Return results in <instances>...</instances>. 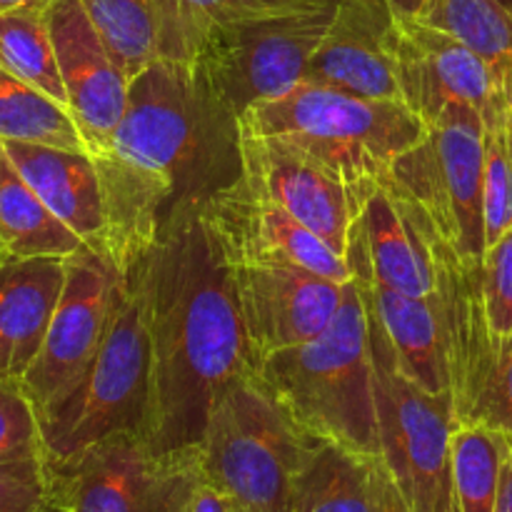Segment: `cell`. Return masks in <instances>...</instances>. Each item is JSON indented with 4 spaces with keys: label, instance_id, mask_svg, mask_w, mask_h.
Instances as JSON below:
<instances>
[{
    "label": "cell",
    "instance_id": "obj_30",
    "mask_svg": "<svg viewBox=\"0 0 512 512\" xmlns=\"http://www.w3.org/2000/svg\"><path fill=\"white\" fill-rule=\"evenodd\" d=\"M80 5L130 80L160 60L153 0H80Z\"/></svg>",
    "mask_w": 512,
    "mask_h": 512
},
{
    "label": "cell",
    "instance_id": "obj_36",
    "mask_svg": "<svg viewBox=\"0 0 512 512\" xmlns=\"http://www.w3.org/2000/svg\"><path fill=\"white\" fill-rule=\"evenodd\" d=\"M185 512H253L245 508L243 503L233 498V495L223 493V490L213 488L205 480H200L198 490L193 493V500H190L188 510Z\"/></svg>",
    "mask_w": 512,
    "mask_h": 512
},
{
    "label": "cell",
    "instance_id": "obj_19",
    "mask_svg": "<svg viewBox=\"0 0 512 512\" xmlns=\"http://www.w3.org/2000/svg\"><path fill=\"white\" fill-rule=\"evenodd\" d=\"M65 260H0V380L20 383L38 358L63 293Z\"/></svg>",
    "mask_w": 512,
    "mask_h": 512
},
{
    "label": "cell",
    "instance_id": "obj_5",
    "mask_svg": "<svg viewBox=\"0 0 512 512\" xmlns=\"http://www.w3.org/2000/svg\"><path fill=\"white\" fill-rule=\"evenodd\" d=\"M153 360L143 295L128 273L108 333L83 378L38 415L50 468L73 463L85 450L123 433L148 438Z\"/></svg>",
    "mask_w": 512,
    "mask_h": 512
},
{
    "label": "cell",
    "instance_id": "obj_34",
    "mask_svg": "<svg viewBox=\"0 0 512 512\" xmlns=\"http://www.w3.org/2000/svg\"><path fill=\"white\" fill-rule=\"evenodd\" d=\"M43 453L38 410L20 383L0 380V463Z\"/></svg>",
    "mask_w": 512,
    "mask_h": 512
},
{
    "label": "cell",
    "instance_id": "obj_17",
    "mask_svg": "<svg viewBox=\"0 0 512 512\" xmlns=\"http://www.w3.org/2000/svg\"><path fill=\"white\" fill-rule=\"evenodd\" d=\"M398 10L390 0H335V13L310 58L305 83L375 100H400L393 63Z\"/></svg>",
    "mask_w": 512,
    "mask_h": 512
},
{
    "label": "cell",
    "instance_id": "obj_7",
    "mask_svg": "<svg viewBox=\"0 0 512 512\" xmlns=\"http://www.w3.org/2000/svg\"><path fill=\"white\" fill-rule=\"evenodd\" d=\"M485 118L473 105H450L428 135L393 165L385 185L413 203L460 263L485 255Z\"/></svg>",
    "mask_w": 512,
    "mask_h": 512
},
{
    "label": "cell",
    "instance_id": "obj_14",
    "mask_svg": "<svg viewBox=\"0 0 512 512\" xmlns=\"http://www.w3.org/2000/svg\"><path fill=\"white\" fill-rule=\"evenodd\" d=\"M393 63L400 100L428 125L450 105H473L483 118L500 108L483 60L463 40L418 15L395 18Z\"/></svg>",
    "mask_w": 512,
    "mask_h": 512
},
{
    "label": "cell",
    "instance_id": "obj_21",
    "mask_svg": "<svg viewBox=\"0 0 512 512\" xmlns=\"http://www.w3.org/2000/svg\"><path fill=\"white\" fill-rule=\"evenodd\" d=\"M0 145L25 183L48 205L50 213L63 220L90 248L103 250V190H100L93 155L88 150L15 143V140Z\"/></svg>",
    "mask_w": 512,
    "mask_h": 512
},
{
    "label": "cell",
    "instance_id": "obj_23",
    "mask_svg": "<svg viewBox=\"0 0 512 512\" xmlns=\"http://www.w3.org/2000/svg\"><path fill=\"white\" fill-rule=\"evenodd\" d=\"M375 460L315 438L293 480L290 512H375Z\"/></svg>",
    "mask_w": 512,
    "mask_h": 512
},
{
    "label": "cell",
    "instance_id": "obj_10",
    "mask_svg": "<svg viewBox=\"0 0 512 512\" xmlns=\"http://www.w3.org/2000/svg\"><path fill=\"white\" fill-rule=\"evenodd\" d=\"M60 512H185L198 490V445L158 450L123 433L53 468Z\"/></svg>",
    "mask_w": 512,
    "mask_h": 512
},
{
    "label": "cell",
    "instance_id": "obj_16",
    "mask_svg": "<svg viewBox=\"0 0 512 512\" xmlns=\"http://www.w3.org/2000/svg\"><path fill=\"white\" fill-rule=\"evenodd\" d=\"M45 18L68 110L90 153H98L123 118L130 78L105 48L80 0H50Z\"/></svg>",
    "mask_w": 512,
    "mask_h": 512
},
{
    "label": "cell",
    "instance_id": "obj_32",
    "mask_svg": "<svg viewBox=\"0 0 512 512\" xmlns=\"http://www.w3.org/2000/svg\"><path fill=\"white\" fill-rule=\"evenodd\" d=\"M0 512H60L55 475L45 455L0 463Z\"/></svg>",
    "mask_w": 512,
    "mask_h": 512
},
{
    "label": "cell",
    "instance_id": "obj_15",
    "mask_svg": "<svg viewBox=\"0 0 512 512\" xmlns=\"http://www.w3.org/2000/svg\"><path fill=\"white\" fill-rule=\"evenodd\" d=\"M203 220L228 265L290 263L333 283H350L348 260L278 205L255 195L243 178L215 195Z\"/></svg>",
    "mask_w": 512,
    "mask_h": 512
},
{
    "label": "cell",
    "instance_id": "obj_29",
    "mask_svg": "<svg viewBox=\"0 0 512 512\" xmlns=\"http://www.w3.org/2000/svg\"><path fill=\"white\" fill-rule=\"evenodd\" d=\"M45 8L48 3L0 13V68L68 108Z\"/></svg>",
    "mask_w": 512,
    "mask_h": 512
},
{
    "label": "cell",
    "instance_id": "obj_40",
    "mask_svg": "<svg viewBox=\"0 0 512 512\" xmlns=\"http://www.w3.org/2000/svg\"><path fill=\"white\" fill-rule=\"evenodd\" d=\"M3 258H8V255H5V250H3V243H0V260Z\"/></svg>",
    "mask_w": 512,
    "mask_h": 512
},
{
    "label": "cell",
    "instance_id": "obj_27",
    "mask_svg": "<svg viewBox=\"0 0 512 512\" xmlns=\"http://www.w3.org/2000/svg\"><path fill=\"white\" fill-rule=\"evenodd\" d=\"M512 435L485 423H458L450 438L455 512H495Z\"/></svg>",
    "mask_w": 512,
    "mask_h": 512
},
{
    "label": "cell",
    "instance_id": "obj_13",
    "mask_svg": "<svg viewBox=\"0 0 512 512\" xmlns=\"http://www.w3.org/2000/svg\"><path fill=\"white\" fill-rule=\"evenodd\" d=\"M355 195L358 208L345 253L350 273L413 298L433 295L440 235L430 220L385 183L365 185Z\"/></svg>",
    "mask_w": 512,
    "mask_h": 512
},
{
    "label": "cell",
    "instance_id": "obj_41",
    "mask_svg": "<svg viewBox=\"0 0 512 512\" xmlns=\"http://www.w3.org/2000/svg\"><path fill=\"white\" fill-rule=\"evenodd\" d=\"M500 3H505V5H510V8H512V0H500Z\"/></svg>",
    "mask_w": 512,
    "mask_h": 512
},
{
    "label": "cell",
    "instance_id": "obj_11",
    "mask_svg": "<svg viewBox=\"0 0 512 512\" xmlns=\"http://www.w3.org/2000/svg\"><path fill=\"white\" fill-rule=\"evenodd\" d=\"M128 275L103 253L85 248L65 260V285L38 358L20 388L45 413L88 370L108 333Z\"/></svg>",
    "mask_w": 512,
    "mask_h": 512
},
{
    "label": "cell",
    "instance_id": "obj_3",
    "mask_svg": "<svg viewBox=\"0 0 512 512\" xmlns=\"http://www.w3.org/2000/svg\"><path fill=\"white\" fill-rule=\"evenodd\" d=\"M238 123L243 135L298 155L350 190L383 183L428 135V123L403 100L363 98L315 83L258 103Z\"/></svg>",
    "mask_w": 512,
    "mask_h": 512
},
{
    "label": "cell",
    "instance_id": "obj_28",
    "mask_svg": "<svg viewBox=\"0 0 512 512\" xmlns=\"http://www.w3.org/2000/svg\"><path fill=\"white\" fill-rule=\"evenodd\" d=\"M8 140L88 150L65 105L0 68V143Z\"/></svg>",
    "mask_w": 512,
    "mask_h": 512
},
{
    "label": "cell",
    "instance_id": "obj_8",
    "mask_svg": "<svg viewBox=\"0 0 512 512\" xmlns=\"http://www.w3.org/2000/svg\"><path fill=\"white\" fill-rule=\"evenodd\" d=\"M368 340L375 373L380 465L415 512H455L450 438L458 420L453 398L428 393L405 375L393 343L370 313Z\"/></svg>",
    "mask_w": 512,
    "mask_h": 512
},
{
    "label": "cell",
    "instance_id": "obj_39",
    "mask_svg": "<svg viewBox=\"0 0 512 512\" xmlns=\"http://www.w3.org/2000/svg\"><path fill=\"white\" fill-rule=\"evenodd\" d=\"M50 0H0V13H8L15 8H28V5H45Z\"/></svg>",
    "mask_w": 512,
    "mask_h": 512
},
{
    "label": "cell",
    "instance_id": "obj_25",
    "mask_svg": "<svg viewBox=\"0 0 512 512\" xmlns=\"http://www.w3.org/2000/svg\"><path fill=\"white\" fill-rule=\"evenodd\" d=\"M418 18L463 40L488 68L500 108L512 113V8L500 0H425Z\"/></svg>",
    "mask_w": 512,
    "mask_h": 512
},
{
    "label": "cell",
    "instance_id": "obj_26",
    "mask_svg": "<svg viewBox=\"0 0 512 512\" xmlns=\"http://www.w3.org/2000/svg\"><path fill=\"white\" fill-rule=\"evenodd\" d=\"M0 243L8 258H70L90 248L35 195L0 145Z\"/></svg>",
    "mask_w": 512,
    "mask_h": 512
},
{
    "label": "cell",
    "instance_id": "obj_35",
    "mask_svg": "<svg viewBox=\"0 0 512 512\" xmlns=\"http://www.w3.org/2000/svg\"><path fill=\"white\" fill-rule=\"evenodd\" d=\"M373 490H375V512H415L408 503H405L398 485L393 483L388 470L380 465V460H375L373 465Z\"/></svg>",
    "mask_w": 512,
    "mask_h": 512
},
{
    "label": "cell",
    "instance_id": "obj_12",
    "mask_svg": "<svg viewBox=\"0 0 512 512\" xmlns=\"http://www.w3.org/2000/svg\"><path fill=\"white\" fill-rule=\"evenodd\" d=\"M253 370L328 330L345 285L290 263L230 265Z\"/></svg>",
    "mask_w": 512,
    "mask_h": 512
},
{
    "label": "cell",
    "instance_id": "obj_2",
    "mask_svg": "<svg viewBox=\"0 0 512 512\" xmlns=\"http://www.w3.org/2000/svg\"><path fill=\"white\" fill-rule=\"evenodd\" d=\"M143 295L153 360L148 440L158 450L198 445L220 390L250 373L233 270L203 220L183 215L130 270Z\"/></svg>",
    "mask_w": 512,
    "mask_h": 512
},
{
    "label": "cell",
    "instance_id": "obj_1",
    "mask_svg": "<svg viewBox=\"0 0 512 512\" xmlns=\"http://www.w3.org/2000/svg\"><path fill=\"white\" fill-rule=\"evenodd\" d=\"M93 160L103 250L128 275L170 225L243 178V133L190 65L155 60L130 80L123 118Z\"/></svg>",
    "mask_w": 512,
    "mask_h": 512
},
{
    "label": "cell",
    "instance_id": "obj_38",
    "mask_svg": "<svg viewBox=\"0 0 512 512\" xmlns=\"http://www.w3.org/2000/svg\"><path fill=\"white\" fill-rule=\"evenodd\" d=\"M390 3L395 5V10L398 13H405V15H418L420 8H423L425 0H390Z\"/></svg>",
    "mask_w": 512,
    "mask_h": 512
},
{
    "label": "cell",
    "instance_id": "obj_33",
    "mask_svg": "<svg viewBox=\"0 0 512 512\" xmlns=\"http://www.w3.org/2000/svg\"><path fill=\"white\" fill-rule=\"evenodd\" d=\"M485 323L495 338L512 335V228L485 248L480 265Z\"/></svg>",
    "mask_w": 512,
    "mask_h": 512
},
{
    "label": "cell",
    "instance_id": "obj_24",
    "mask_svg": "<svg viewBox=\"0 0 512 512\" xmlns=\"http://www.w3.org/2000/svg\"><path fill=\"white\" fill-rule=\"evenodd\" d=\"M328 0H153L160 60L190 65L205 35L218 25L273 18L325 5Z\"/></svg>",
    "mask_w": 512,
    "mask_h": 512
},
{
    "label": "cell",
    "instance_id": "obj_31",
    "mask_svg": "<svg viewBox=\"0 0 512 512\" xmlns=\"http://www.w3.org/2000/svg\"><path fill=\"white\" fill-rule=\"evenodd\" d=\"M485 248L512 228V113L485 118Z\"/></svg>",
    "mask_w": 512,
    "mask_h": 512
},
{
    "label": "cell",
    "instance_id": "obj_18",
    "mask_svg": "<svg viewBox=\"0 0 512 512\" xmlns=\"http://www.w3.org/2000/svg\"><path fill=\"white\" fill-rule=\"evenodd\" d=\"M243 183L345 258L358 208L355 190L298 155L250 135H243Z\"/></svg>",
    "mask_w": 512,
    "mask_h": 512
},
{
    "label": "cell",
    "instance_id": "obj_20",
    "mask_svg": "<svg viewBox=\"0 0 512 512\" xmlns=\"http://www.w3.org/2000/svg\"><path fill=\"white\" fill-rule=\"evenodd\" d=\"M365 310L385 330L398 355L400 368L420 388L433 395H450L448 328H445V300L440 288L425 298H413L398 290L353 275Z\"/></svg>",
    "mask_w": 512,
    "mask_h": 512
},
{
    "label": "cell",
    "instance_id": "obj_37",
    "mask_svg": "<svg viewBox=\"0 0 512 512\" xmlns=\"http://www.w3.org/2000/svg\"><path fill=\"white\" fill-rule=\"evenodd\" d=\"M495 512H512V450L505 460L503 480H500L498 490V503H495Z\"/></svg>",
    "mask_w": 512,
    "mask_h": 512
},
{
    "label": "cell",
    "instance_id": "obj_22",
    "mask_svg": "<svg viewBox=\"0 0 512 512\" xmlns=\"http://www.w3.org/2000/svg\"><path fill=\"white\" fill-rule=\"evenodd\" d=\"M450 393L458 423H485L512 435V335L495 338L488 325L475 328L453 355Z\"/></svg>",
    "mask_w": 512,
    "mask_h": 512
},
{
    "label": "cell",
    "instance_id": "obj_6",
    "mask_svg": "<svg viewBox=\"0 0 512 512\" xmlns=\"http://www.w3.org/2000/svg\"><path fill=\"white\" fill-rule=\"evenodd\" d=\"M313 440L250 370L210 405L198 440L200 473L248 510L290 512L293 480Z\"/></svg>",
    "mask_w": 512,
    "mask_h": 512
},
{
    "label": "cell",
    "instance_id": "obj_9",
    "mask_svg": "<svg viewBox=\"0 0 512 512\" xmlns=\"http://www.w3.org/2000/svg\"><path fill=\"white\" fill-rule=\"evenodd\" d=\"M335 13V0L313 10L218 25L190 63L195 78L235 118L305 83Z\"/></svg>",
    "mask_w": 512,
    "mask_h": 512
},
{
    "label": "cell",
    "instance_id": "obj_4",
    "mask_svg": "<svg viewBox=\"0 0 512 512\" xmlns=\"http://www.w3.org/2000/svg\"><path fill=\"white\" fill-rule=\"evenodd\" d=\"M255 375L308 435L380 458L368 313L355 280L325 333L270 355Z\"/></svg>",
    "mask_w": 512,
    "mask_h": 512
}]
</instances>
